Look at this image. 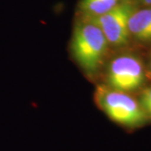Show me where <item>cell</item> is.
<instances>
[{"label": "cell", "instance_id": "7a4b0ae2", "mask_svg": "<svg viewBox=\"0 0 151 151\" xmlns=\"http://www.w3.org/2000/svg\"><path fill=\"white\" fill-rule=\"evenodd\" d=\"M97 106L114 123L127 129H138L147 123L149 117L134 98L112 89L106 85H100L95 91Z\"/></svg>", "mask_w": 151, "mask_h": 151}, {"label": "cell", "instance_id": "ba28073f", "mask_svg": "<svg viewBox=\"0 0 151 151\" xmlns=\"http://www.w3.org/2000/svg\"><path fill=\"white\" fill-rule=\"evenodd\" d=\"M150 68H151V62H150Z\"/></svg>", "mask_w": 151, "mask_h": 151}, {"label": "cell", "instance_id": "6da1fadb", "mask_svg": "<svg viewBox=\"0 0 151 151\" xmlns=\"http://www.w3.org/2000/svg\"><path fill=\"white\" fill-rule=\"evenodd\" d=\"M109 43L100 28L87 17L76 24L71 40V52L78 65L88 75L100 69Z\"/></svg>", "mask_w": 151, "mask_h": 151}, {"label": "cell", "instance_id": "8992f818", "mask_svg": "<svg viewBox=\"0 0 151 151\" xmlns=\"http://www.w3.org/2000/svg\"><path fill=\"white\" fill-rule=\"evenodd\" d=\"M121 0H81L79 9L83 16L96 17L112 10Z\"/></svg>", "mask_w": 151, "mask_h": 151}, {"label": "cell", "instance_id": "5b68a950", "mask_svg": "<svg viewBox=\"0 0 151 151\" xmlns=\"http://www.w3.org/2000/svg\"><path fill=\"white\" fill-rule=\"evenodd\" d=\"M130 35L140 41H151V7L134 11L129 19Z\"/></svg>", "mask_w": 151, "mask_h": 151}, {"label": "cell", "instance_id": "3957f363", "mask_svg": "<svg viewBox=\"0 0 151 151\" xmlns=\"http://www.w3.org/2000/svg\"><path fill=\"white\" fill-rule=\"evenodd\" d=\"M145 77L140 60L132 55H123L113 59L108 65L107 86L120 92H133L143 85Z\"/></svg>", "mask_w": 151, "mask_h": 151}, {"label": "cell", "instance_id": "277c9868", "mask_svg": "<svg viewBox=\"0 0 151 151\" xmlns=\"http://www.w3.org/2000/svg\"><path fill=\"white\" fill-rule=\"evenodd\" d=\"M134 11V7L130 3L121 1L108 13L87 18L100 28L109 45L119 47L129 43V19Z\"/></svg>", "mask_w": 151, "mask_h": 151}, {"label": "cell", "instance_id": "52a82bcc", "mask_svg": "<svg viewBox=\"0 0 151 151\" xmlns=\"http://www.w3.org/2000/svg\"><path fill=\"white\" fill-rule=\"evenodd\" d=\"M140 105L149 118H151V86L145 89L140 97Z\"/></svg>", "mask_w": 151, "mask_h": 151}]
</instances>
